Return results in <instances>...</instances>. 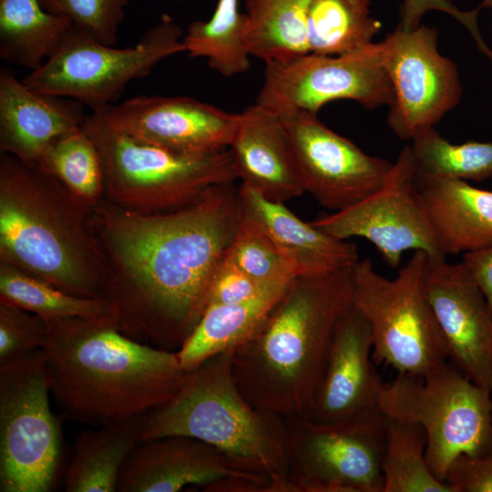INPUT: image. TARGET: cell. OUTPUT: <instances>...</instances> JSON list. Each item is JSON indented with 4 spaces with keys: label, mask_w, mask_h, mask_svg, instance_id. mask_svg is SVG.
Masks as SVG:
<instances>
[{
    "label": "cell",
    "mask_w": 492,
    "mask_h": 492,
    "mask_svg": "<svg viewBox=\"0 0 492 492\" xmlns=\"http://www.w3.org/2000/svg\"><path fill=\"white\" fill-rule=\"evenodd\" d=\"M492 309V246L466 252L461 261Z\"/></svg>",
    "instance_id": "f35d334b"
},
{
    "label": "cell",
    "mask_w": 492,
    "mask_h": 492,
    "mask_svg": "<svg viewBox=\"0 0 492 492\" xmlns=\"http://www.w3.org/2000/svg\"><path fill=\"white\" fill-rule=\"evenodd\" d=\"M248 19L239 10V0H219L208 21L191 22L182 43L190 57H204L210 68L225 77L248 71L246 45Z\"/></svg>",
    "instance_id": "83f0119b"
},
{
    "label": "cell",
    "mask_w": 492,
    "mask_h": 492,
    "mask_svg": "<svg viewBox=\"0 0 492 492\" xmlns=\"http://www.w3.org/2000/svg\"><path fill=\"white\" fill-rule=\"evenodd\" d=\"M225 258L263 287L287 284L296 277L271 238L242 212Z\"/></svg>",
    "instance_id": "d6a6232c"
},
{
    "label": "cell",
    "mask_w": 492,
    "mask_h": 492,
    "mask_svg": "<svg viewBox=\"0 0 492 492\" xmlns=\"http://www.w3.org/2000/svg\"><path fill=\"white\" fill-rule=\"evenodd\" d=\"M46 323L40 316L0 302V363L42 349Z\"/></svg>",
    "instance_id": "e575fe53"
},
{
    "label": "cell",
    "mask_w": 492,
    "mask_h": 492,
    "mask_svg": "<svg viewBox=\"0 0 492 492\" xmlns=\"http://www.w3.org/2000/svg\"><path fill=\"white\" fill-rule=\"evenodd\" d=\"M82 127L100 154L104 200L126 210H179L211 187L238 179L229 149L200 156L174 153L118 132L92 113Z\"/></svg>",
    "instance_id": "8992f818"
},
{
    "label": "cell",
    "mask_w": 492,
    "mask_h": 492,
    "mask_svg": "<svg viewBox=\"0 0 492 492\" xmlns=\"http://www.w3.org/2000/svg\"><path fill=\"white\" fill-rule=\"evenodd\" d=\"M139 443V417L78 434L65 476L67 492H116L120 473Z\"/></svg>",
    "instance_id": "d4e9b609"
},
{
    "label": "cell",
    "mask_w": 492,
    "mask_h": 492,
    "mask_svg": "<svg viewBox=\"0 0 492 492\" xmlns=\"http://www.w3.org/2000/svg\"><path fill=\"white\" fill-rule=\"evenodd\" d=\"M384 61L394 89L387 125L400 139L435 127L462 97L456 65L438 49V31L421 24L399 26L382 40Z\"/></svg>",
    "instance_id": "5bb4252c"
},
{
    "label": "cell",
    "mask_w": 492,
    "mask_h": 492,
    "mask_svg": "<svg viewBox=\"0 0 492 492\" xmlns=\"http://www.w3.org/2000/svg\"><path fill=\"white\" fill-rule=\"evenodd\" d=\"M446 255L492 246V191L454 179H418Z\"/></svg>",
    "instance_id": "603a6c76"
},
{
    "label": "cell",
    "mask_w": 492,
    "mask_h": 492,
    "mask_svg": "<svg viewBox=\"0 0 492 492\" xmlns=\"http://www.w3.org/2000/svg\"><path fill=\"white\" fill-rule=\"evenodd\" d=\"M353 267L295 277L254 334L232 350L234 380L255 408L308 415L336 326L353 305Z\"/></svg>",
    "instance_id": "3957f363"
},
{
    "label": "cell",
    "mask_w": 492,
    "mask_h": 492,
    "mask_svg": "<svg viewBox=\"0 0 492 492\" xmlns=\"http://www.w3.org/2000/svg\"><path fill=\"white\" fill-rule=\"evenodd\" d=\"M182 37L168 15L126 48L105 45L73 26L56 52L22 81L32 91L76 99L96 113L114 104L129 82L185 52Z\"/></svg>",
    "instance_id": "9c48e42d"
},
{
    "label": "cell",
    "mask_w": 492,
    "mask_h": 492,
    "mask_svg": "<svg viewBox=\"0 0 492 492\" xmlns=\"http://www.w3.org/2000/svg\"><path fill=\"white\" fill-rule=\"evenodd\" d=\"M426 261L425 252L414 251L394 279L377 272L368 258L352 269L353 305L370 325L373 361L398 373L425 375L449 357L425 291Z\"/></svg>",
    "instance_id": "ba28073f"
},
{
    "label": "cell",
    "mask_w": 492,
    "mask_h": 492,
    "mask_svg": "<svg viewBox=\"0 0 492 492\" xmlns=\"http://www.w3.org/2000/svg\"><path fill=\"white\" fill-rule=\"evenodd\" d=\"M379 408L388 418L419 425L426 437L425 460L445 482L450 464L460 455L492 450L491 395L454 364L425 374L398 373L384 383Z\"/></svg>",
    "instance_id": "52a82bcc"
},
{
    "label": "cell",
    "mask_w": 492,
    "mask_h": 492,
    "mask_svg": "<svg viewBox=\"0 0 492 492\" xmlns=\"http://www.w3.org/2000/svg\"><path fill=\"white\" fill-rule=\"evenodd\" d=\"M410 145L418 179L484 181L492 179V142L453 144L435 127L421 128Z\"/></svg>",
    "instance_id": "f546056e"
},
{
    "label": "cell",
    "mask_w": 492,
    "mask_h": 492,
    "mask_svg": "<svg viewBox=\"0 0 492 492\" xmlns=\"http://www.w3.org/2000/svg\"><path fill=\"white\" fill-rule=\"evenodd\" d=\"M42 7L53 14L69 17L99 42L114 46L118 30L125 17L128 0H39Z\"/></svg>",
    "instance_id": "836d02e7"
},
{
    "label": "cell",
    "mask_w": 492,
    "mask_h": 492,
    "mask_svg": "<svg viewBox=\"0 0 492 492\" xmlns=\"http://www.w3.org/2000/svg\"><path fill=\"white\" fill-rule=\"evenodd\" d=\"M444 481L455 492H492V450L479 456H458Z\"/></svg>",
    "instance_id": "74e56055"
},
{
    "label": "cell",
    "mask_w": 492,
    "mask_h": 492,
    "mask_svg": "<svg viewBox=\"0 0 492 492\" xmlns=\"http://www.w3.org/2000/svg\"><path fill=\"white\" fill-rule=\"evenodd\" d=\"M42 349L0 363V491L47 492L62 454Z\"/></svg>",
    "instance_id": "30bf717a"
},
{
    "label": "cell",
    "mask_w": 492,
    "mask_h": 492,
    "mask_svg": "<svg viewBox=\"0 0 492 492\" xmlns=\"http://www.w3.org/2000/svg\"><path fill=\"white\" fill-rule=\"evenodd\" d=\"M239 201L242 214L271 238L296 277L339 272L352 268L360 260L354 242L334 238L303 221L284 203L271 201L242 184L239 187Z\"/></svg>",
    "instance_id": "7402d4cb"
},
{
    "label": "cell",
    "mask_w": 492,
    "mask_h": 492,
    "mask_svg": "<svg viewBox=\"0 0 492 492\" xmlns=\"http://www.w3.org/2000/svg\"><path fill=\"white\" fill-rule=\"evenodd\" d=\"M288 132L304 192L334 212L364 200L382 188L393 167L371 156L325 126L318 114L275 111Z\"/></svg>",
    "instance_id": "9a60e30c"
},
{
    "label": "cell",
    "mask_w": 492,
    "mask_h": 492,
    "mask_svg": "<svg viewBox=\"0 0 492 492\" xmlns=\"http://www.w3.org/2000/svg\"><path fill=\"white\" fill-rule=\"evenodd\" d=\"M241 218L239 188L218 184L179 210L143 213L106 200L90 220L106 268L103 298L125 335L177 352L208 305Z\"/></svg>",
    "instance_id": "6da1fadb"
},
{
    "label": "cell",
    "mask_w": 492,
    "mask_h": 492,
    "mask_svg": "<svg viewBox=\"0 0 492 492\" xmlns=\"http://www.w3.org/2000/svg\"><path fill=\"white\" fill-rule=\"evenodd\" d=\"M311 223L339 240L359 237L370 241L393 269L399 267L406 251H421L431 260L446 258L420 195L410 145L401 149L375 193Z\"/></svg>",
    "instance_id": "7c38bea8"
},
{
    "label": "cell",
    "mask_w": 492,
    "mask_h": 492,
    "mask_svg": "<svg viewBox=\"0 0 492 492\" xmlns=\"http://www.w3.org/2000/svg\"><path fill=\"white\" fill-rule=\"evenodd\" d=\"M46 323L51 398L67 419L99 427L138 418L170 400L188 378L177 352L125 335L114 317Z\"/></svg>",
    "instance_id": "7a4b0ae2"
},
{
    "label": "cell",
    "mask_w": 492,
    "mask_h": 492,
    "mask_svg": "<svg viewBox=\"0 0 492 492\" xmlns=\"http://www.w3.org/2000/svg\"><path fill=\"white\" fill-rule=\"evenodd\" d=\"M372 347L370 325L352 305L336 326L322 380L305 418L323 425H347L382 414L379 395L384 383L374 366Z\"/></svg>",
    "instance_id": "ac0fdd59"
},
{
    "label": "cell",
    "mask_w": 492,
    "mask_h": 492,
    "mask_svg": "<svg viewBox=\"0 0 492 492\" xmlns=\"http://www.w3.org/2000/svg\"><path fill=\"white\" fill-rule=\"evenodd\" d=\"M423 428L387 417L382 458L383 492H455L437 479L425 460Z\"/></svg>",
    "instance_id": "1f68e13d"
},
{
    "label": "cell",
    "mask_w": 492,
    "mask_h": 492,
    "mask_svg": "<svg viewBox=\"0 0 492 492\" xmlns=\"http://www.w3.org/2000/svg\"><path fill=\"white\" fill-rule=\"evenodd\" d=\"M284 420L292 492H383V413L347 425Z\"/></svg>",
    "instance_id": "8fae6325"
},
{
    "label": "cell",
    "mask_w": 492,
    "mask_h": 492,
    "mask_svg": "<svg viewBox=\"0 0 492 492\" xmlns=\"http://www.w3.org/2000/svg\"><path fill=\"white\" fill-rule=\"evenodd\" d=\"M91 207L37 163L0 153V261L75 296H103Z\"/></svg>",
    "instance_id": "277c9868"
},
{
    "label": "cell",
    "mask_w": 492,
    "mask_h": 492,
    "mask_svg": "<svg viewBox=\"0 0 492 492\" xmlns=\"http://www.w3.org/2000/svg\"><path fill=\"white\" fill-rule=\"evenodd\" d=\"M0 302L27 310L46 322L65 318L114 317L113 308L105 298L72 295L2 261Z\"/></svg>",
    "instance_id": "f1b7e54d"
},
{
    "label": "cell",
    "mask_w": 492,
    "mask_h": 492,
    "mask_svg": "<svg viewBox=\"0 0 492 492\" xmlns=\"http://www.w3.org/2000/svg\"><path fill=\"white\" fill-rule=\"evenodd\" d=\"M233 477H264L241 472L214 446L195 437L171 435L139 442L118 479V492H177L204 488Z\"/></svg>",
    "instance_id": "d6986e66"
},
{
    "label": "cell",
    "mask_w": 492,
    "mask_h": 492,
    "mask_svg": "<svg viewBox=\"0 0 492 492\" xmlns=\"http://www.w3.org/2000/svg\"><path fill=\"white\" fill-rule=\"evenodd\" d=\"M114 130L138 141L183 155L228 149L240 113L189 97H133L92 113Z\"/></svg>",
    "instance_id": "2e32d148"
},
{
    "label": "cell",
    "mask_w": 492,
    "mask_h": 492,
    "mask_svg": "<svg viewBox=\"0 0 492 492\" xmlns=\"http://www.w3.org/2000/svg\"><path fill=\"white\" fill-rule=\"evenodd\" d=\"M266 288L268 287L260 285L224 256L212 277L207 307L243 302L254 298Z\"/></svg>",
    "instance_id": "8d00e7d4"
},
{
    "label": "cell",
    "mask_w": 492,
    "mask_h": 492,
    "mask_svg": "<svg viewBox=\"0 0 492 492\" xmlns=\"http://www.w3.org/2000/svg\"><path fill=\"white\" fill-rule=\"evenodd\" d=\"M481 9L487 8L492 10V0H483L479 5Z\"/></svg>",
    "instance_id": "ab89813d"
},
{
    "label": "cell",
    "mask_w": 492,
    "mask_h": 492,
    "mask_svg": "<svg viewBox=\"0 0 492 492\" xmlns=\"http://www.w3.org/2000/svg\"><path fill=\"white\" fill-rule=\"evenodd\" d=\"M88 207L104 199V173L97 148L80 127L56 138L36 162Z\"/></svg>",
    "instance_id": "4dcf8cb0"
},
{
    "label": "cell",
    "mask_w": 492,
    "mask_h": 492,
    "mask_svg": "<svg viewBox=\"0 0 492 492\" xmlns=\"http://www.w3.org/2000/svg\"><path fill=\"white\" fill-rule=\"evenodd\" d=\"M311 0H244L251 56L287 63L309 54L304 11Z\"/></svg>",
    "instance_id": "4316f807"
},
{
    "label": "cell",
    "mask_w": 492,
    "mask_h": 492,
    "mask_svg": "<svg viewBox=\"0 0 492 492\" xmlns=\"http://www.w3.org/2000/svg\"><path fill=\"white\" fill-rule=\"evenodd\" d=\"M480 10L479 5L472 10H462L451 0H402L398 26L406 31L413 30L422 24L427 12L445 13L459 22L468 31L479 51L492 60V50L485 43L477 24Z\"/></svg>",
    "instance_id": "d590c367"
},
{
    "label": "cell",
    "mask_w": 492,
    "mask_h": 492,
    "mask_svg": "<svg viewBox=\"0 0 492 492\" xmlns=\"http://www.w3.org/2000/svg\"><path fill=\"white\" fill-rule=\"evenodd\" d=\"M490 395H491V402H492V390L490 392ZM491 425H492V409H491Z\"/></svg>",
    "instance_id": "60d3db41"
},
{
    "label": "cell",
    "mask_w": 492,
    "mask_h": 492,
    "mask_svg": "<svg viewBox=\"0 0 492 492\" xmlns=\"http://www.w3.org/2000/svg\"><path fill=\"white\" fill-rule=\"evenodd\" d=\"M232 350L204 361L189 373L179 392L139 417V442L181 435L218 449L241 472L264 476L272 492H292L286 424L255 408L232 374Z\"/></svg>",
    "instance_id": "5b68a950"
},
{
    "label": "cell",
    "mask_w": 492,
    "mask_h": 492,
    "mask_svg": "<svg viewBox=\"0 0 492 492\" xmlns=\"http://www.w3.org/2000/svg\"><path fill=\"white\" fill-rule=\"evenodd\" d=\"M85 106L36 93L6 68L0 70V153L36 164L57 137L82 127Z\"/></svg>",
    "instance_id": "44dd1931"
},
{
    "label": "cell",
    "mask_w": 492,
    "mask_h": 492,
    "mask_svg": "<svg viewBox=\"0 0 492 492\" xmlns=\"http://www.w3.org/2000/svg\"><path fill=\"white\" fill-rule=\"evenodd\" d=\"M229 150L237 179L267 200L284 203L305 193L288 132L275 111L258 103L246 107Z\"/></svg>",
    "instance_id": "ffe728a7"
},
{
    "label": "cell",
    "mask_w": 492,
    "mask_h": 492,
    "mask_svg": "<svg viewBox=\"0 0 492 492\" xmlns=\"http://www.w3.org/2000/svg\"><path fill=\"white\" fill-rule=\"evenodd\" d=\"M341 99L366 109L391 106L394 89L382 41L338 56L309 53L287 63H265L256 103L273 111L318 114L325 104Z\"/></svg>",
    "instance_id": "4fadbf2b"
},
{
    "label": "cell",
    "mask_w": 492,
    "mask_h": 492,
    "mask_svg": "<svg viewBox=\"0 0 492 492\" xmlns=\"http://www.w3.org/2000/svg\"><path fill=\"white\" fill-rule=\"evenodd\" d=\"M424 286L454 365L492 390V309L462 261L427 258Z\"/></svg>",
    "instance_id": "e0dca14e"
},
{
    "label": "cell",
    "mask_w": 492,
    "mask_h": 492,
    "mask_svg": "<svg viewBox=\"0 0 492 492\" xmlns=\"http://www.w3.org/2000/svg\"><path fill=\"white\" fill-rule=\"evenodd\" d=\"M72 20L45 10L39 0H0V57L34 71L59 48Z\"/></svg>",
    "instance_id": "484cf974"
},
{
    "label": "cell",
    "mask_w": 492,
    "mask_h": 492,
    "mask_svg": "<svg viewBox=\"0 0 492 492\" xmlns=\"http://www.w3.org/2000/svg\"><path fill=\"white\" fill-rule=\"evenodd\" d=\"M290 283L268 287L243 302L208 306L190 337L177 351L183 369L190 372L211 356L231 351L250 339Z\"/></svg>",
    "instance_id": "cb8c5ba5"
}]
</instances>
